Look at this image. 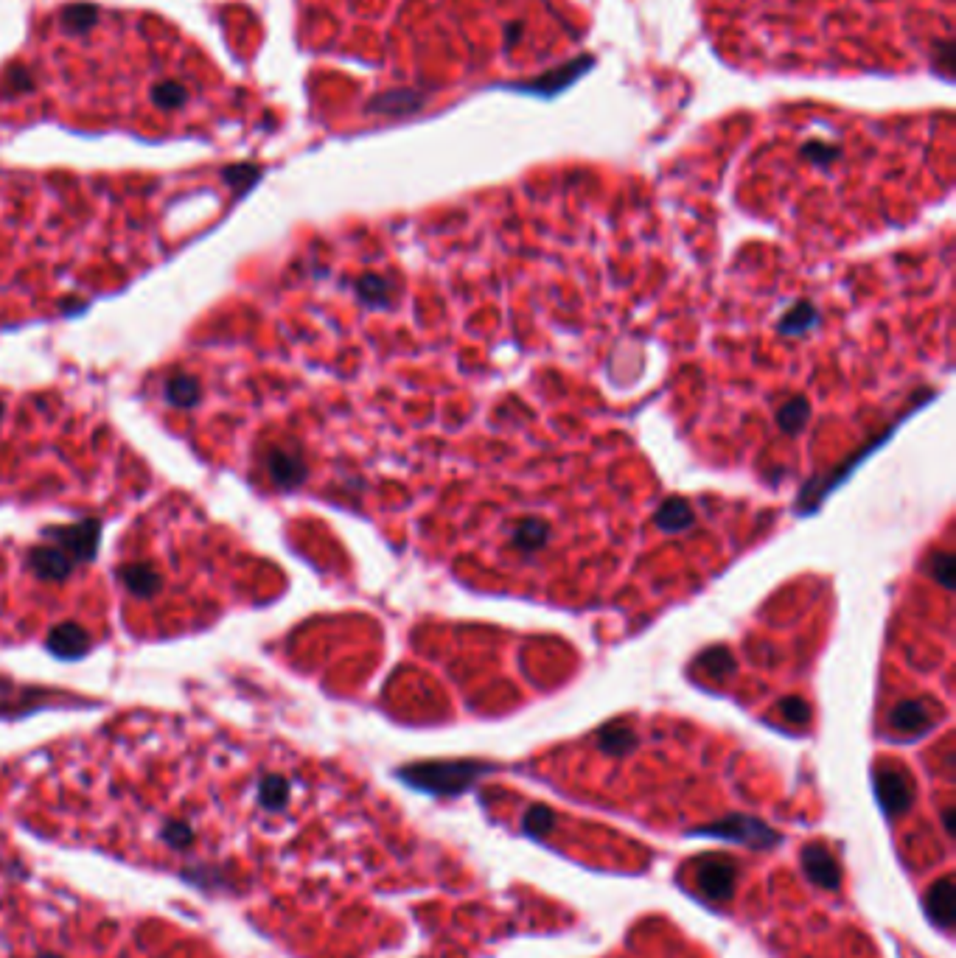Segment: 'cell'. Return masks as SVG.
<instances>
[{
    "instance_id": "cell-1",
    "label": "cell",
    "mask_w": 956,
    "mask_h": 958,
    "mask_svg": "<svg viewBox=\"0 0 956 958\" xmlns=\"http://www.w3.org/2000/svg\"><path fill=\"white\" fill-rule=\"evenodd\" d=\"M483 774V765H469V762H441V765H418L404 771V779H410V785L429 793H443L452 796L471 785V779Z\"/></svg>"
},
{
    "instance_id": "cell-5",
    "label": "cell",
    "mask_w": 956,
    "mask_h": 958,
    "mask_svg": "<svg viewBox=\"0 0 956 958\" xmlns=\"http://www.w3.org/2000/svg\"><path fill=\"white\" fill-rule=\"evenodd\" d=\"M878 799L884 804V810L889 816H900V813H906L909 810V804H912V788H909V782H906V776L898 774V771H881L878 774Z\"/></svg>"
},
{
    "instance_id": "cell-4",
    "label": "cell",
    "mask_w": 956,
    "mask_h": 958,
    "mask_svg": "<svg viewBox=\"0 0 956 958\" xmlns=\"http://www.w3.org/2000/svg\"><path fill=\"white\" fill-rule=\"evenodd\" d=\"M802 869H805V874L814 880L816 886L839 888L842 872H839L836 858L830 855V849H825V846H805V849H802Z\"/></svg>"
},
{
    "instance_id": "cell-6",
    "label": "cell",
    "mask_w": 956,
    "mask_h": 958,
    "mask_svg": "<svg viewBox=\"0 0 956 958\" xmlns=\"http://www.w3.org/2000/svg\"><path fill=\"white\" fill-rule=\"evenodd\" d=\"M926 911L934 925H940L942 930L951 928V922H954V880L951 877H942L931 886V891L926 894Z\"/></svg>"
},
{
    "instance_id": "cell-2",
    "label": "cell",
    "mask_w": 956,
    "mask_h": 958,
    "mask_svg": "<svg viewBox=\"0 0 956 958\" xmlns=\"http://www.w3.org/2000/svg\"><path fill=\"white\" fill-rule=\"evenodd\" d=\"M693 835H710V838L743 844L749 849H771L774 844H780V835L752 816H727L704 830L693 832Z\"/></svg>"
},
{
    "instance_id": "cell-3",
    "label": "cell",
    "mask_w": 956,
    "mask_h": 958,
    "mask_svg": "<svg viewBox=\"0 0 956 958\" xmlns=\"http://www.w3.org/2000/svg\"><path fill=\"white\" fill-rule=\"evenodd\" d=\"M735 866L721 855H710V858H701L696 866V883H699L701 894L710 897L715 902H724L732 897L735 891Z\"/></svg>"
},
{
    "instance_id": "cell-7",
    "label": "cell",
    "mask_w": 956,
    "mask_h": 958,
    "mask_svg": "<svg viewBox=\"0 0 956 958\" xmlns=\"http://www.w3.org/2000/svg\"><path fill=\"white\" fill-rule=\"evenodd\" d=\"M892 723L903 729V732H914V729H923L928 723V715L920 709V706H900L898 712H895V718Z\"/></svg>"
},
{
    "instance_id": "cell-9",
    "label": "cell",
    "mask_w": 956,
    "mask_h": 958,
    "mask_svg": "<svg viewBox=\"0 0 956 958\" xmlns=\"http://www.w3.org/2000/svg\"><path fill=\"white\" fill-rule=\"evenodd\" d=\"M631 743H634V740H631V734H628L626 729L603 734V748H606V751H623V748H631Z\"/></svg>"
},
{
    "instance_id": "cell-8",
    "label": "cell",
    "mask_w": 956,
    "mask_h": 958,
    "mask_svg": "<svg viewBox=\"0 0 956 958\" xmlns=\"http://www.w3.org/2000/svg\"><path fill=\"white\" fill-rule=\"evenodd\" d=\"M550 827H553V813L547 807H533L525 813V830L530 835H544Z\"/></svg>"
}]
</instances>
